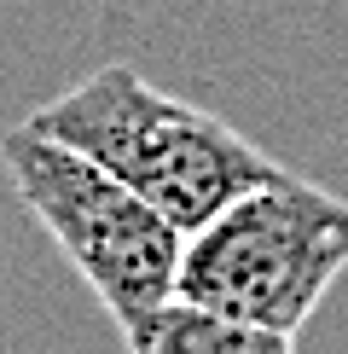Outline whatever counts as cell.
I'll return each mask as SVG.
<instances>
[{"label":"cell","mask_w":348,"mask_h":354,"mask_svg":"<svg viewBox=\"0 0 348 354\" xmlns=\"http://www.w3.org/2000/svg\"><path fill=\"white\" fill-rule=\"evenodd\" d=\"M29 128L99 163L180 232H192L244 186L279 169L232 122L151 87L134 64H99L93 76L47 99L29 116Z\"/></svg>","instance_id":"1"},{"label":"cell","mask_w":348,"mask_h":354,"mask_svg":"<svg viewBox=\"0 0 348 354\" xmlns=\"http://www.w3.org/2000/svg\"><path fill=\"white\" fill-rule=\"evenodd\" d=\"M348 268V198L273 169L180 239L174 297L296 337Z\"/></svg>","instance_id":"2"},{"label":"cell","mask_w":348,"mask_h":354,"mask_svg":"<svg viewBox=\"0 0 348 354\" xmlns=\"http://www.w3.org/2000/svg\"><path fill=\"white\" fill-rule=\"evenodd\" d=\"M0 169L116 326H134L139 314L174 297L186 232L163 221L139 192L110 180L81 151L35 134L29 122L0 134Z\"/></svg>","instance_id":"3"},{"label":"cell","mask_w":348,"mask_h":354,"mask_svg":"<svg viewBox=\"0 0 348 354\" xmlns=\"http://www.w3.org/2000/svg\"><path fill=\"white\" fill-rule=\"evenodd\" d=\"M122 337H128V354H296V337L180 302V297L157 302L151 314L122 326Z\"/></svg>","instance_id":"4"}]
</instances>
